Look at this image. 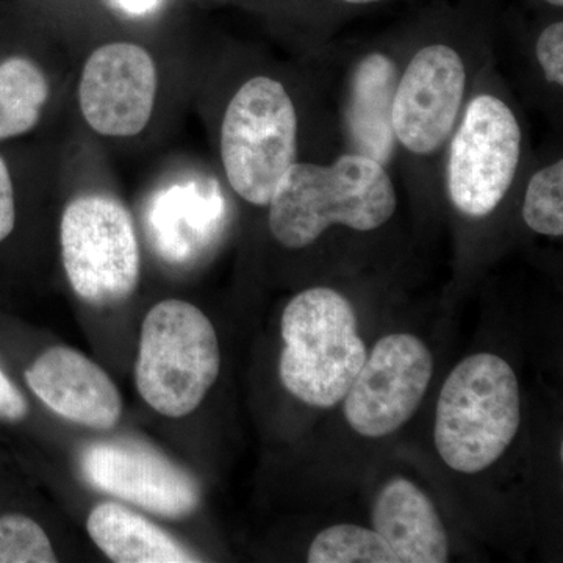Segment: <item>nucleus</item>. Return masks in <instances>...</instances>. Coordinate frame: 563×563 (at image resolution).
Masks as SVG:
<instances>
[{"instance_id": "nucleus-16", "label": "nucleus", "mask_w": 563, "mask_h": 563, "mask_svg": "<svg viewBox=\"0 0 563 563\" xmlns=\"http://www.w3.org/2000/svg\"><path fill=\"white\" fill-rule=\"evenodd\" d=\"M49 80L29 58L13 57L0 65V140L32 131L49 99Z\"/></svg>"}, {"instance_id": "nucleus-10", "label": "nucleus", "mask_w": 563, "mask_h": 563, "mask_svg": "<svg viewBox=\"0 0 563 563\" xmlns=\"http://www.w3.org/2000/svg\"><path fill=\"white\" fill-rule=\"evenodd\" d=\"M157 88V66L150 52L125 41L103 44L81 70V114L99 135H139L150 124Z\"/></svg>"}, {"instance_id": "nucleus-25", "label": "nucleus", "mask_w": 563, "mask_h": 563, "mask_svg": "<svg viewBox=\"0 0 563 563\" xmlns=\"http://www.w3.org/2000/svg\"><path fill=\"white\" fill-rule=\"evenodd\" d=\"M548 3H551V5H554V7H562L563 5V0H547Z\"/></svg>"}, {"instance_id": "nucleus-8", "label": "nucleus", "mask_w": 563, "mask_h": 563, "mask_svg": "<svg viewBox=\"0 0 563 563\" xmlns=\"http://www.w3.org/2000/svg\"><path fill=\"white\" fill-rule=\"evenodd\" d=\"M432 373L431 351L418 336L385 335L366 355L344 396V417L358 435H390L417 412Z\"/></svg>"}, {"instance_id": "nucleus-21", "label": "nucleus", "mask_w": 563, "mask_h": 563, "mask_svg": "<svg viewBox=\"0 0 563 563\" xmlns=\"http://www.w3.org/2000/svg\"><path fill=\"white\" fill-rule=\"evenodd\" d=\"M16 222L13 184L5 162L0 157V243L13 232Z\"/></svg>"}, {"instance_id": "nucleus-13", "label": "nucleus", "mask_w": 563, "mask_h": 563, "mask_svg": "<svg viewBox=\"0 0 563 563\" xmlns=\"http://www.w3.org/2000/svg\"><path fill=\"white\" fill-rule=\"evenodd\" d=\"M374 531L399 563H444L450 555L446 531L429 496L410 481L385 485L373 507Z\"/></svg>"}, {"instance_id": "nucleus-19", "label": "nucleus", "mask_w": 563, "mask_h": 563, "mask_svg": "<svg viewBox=\"0 0 563 563\" xmlns=\"http://www.w3.org/2000/svg\"><path fill=\"white\" fill-rule=\"evenodd\" d=\"M57 562L47 533L32 518L11 514L0 517V563Z\"/></svg>"}, {"instance_id": "nucleus-22", "label": "nucleus", "mask_w": 563, "mask_h": 563, "mask_svg": "<svg viewBox=\"0 0 563 563\" xmlns=\"http://www.w3.org/2000/svg\"><path fill=\"white\" fill-rule=\"evenodd\" d=\"M27 413L29 406L24 395L0 369V420L21 421Z\"/></svg>"}, {"instance_id": "nucleus-1", "label": "nucleus", "mask_w": 563, "mask_h": 563, "mask_svg": "<svg viewBox=\"0 0 563 563\" xmlns=\"http://www.w3.org/2000/svg\"><path fill=\"white\" fill-rule=\"evenodd\" d=\"M396 206L390 176L368 155H342L325 166L296 162L269 199V231L280 246L302 250L331 225L361 232L383 228Z\"/></svg>"}, {"instance_id": "nucleus-14", "label": "nucleus", "mask_w": 563, "mask_h": 563, "mask_svg": "<svg viewBox=\"0 0 563 563\" xmlns=\"http://www.w3.org/2000/svg\"><path fill=\"white\" fill-rule=\"evenodd\" d=\"M88 536L110 561L118 563L198 562L174 537L143 515L117 503H102L87 520Z\"/></svg>"}, {"instance_id": "nucleus-18", "label": "nucleus", "mask_w": 563, "mask_h": 563, "mask_svg": "<svg viewBox=\"0 0 563 563\" xmlns=\"http://www.w3.org/2000/svg\"><path fill=\"white\" fill-rule=\"evenodd\" d=\"M523 220L540 235H563V162L539 169L526 188Z\"/></svg>"}, {"instance_id": "nucleus-4", "label": "nucleus", "mask_w": 563, "mask_h": 563, "mask_svg": "<svg viewBox=\"0 0 563 563\" xmlns=\"http://www.w3.org/2000/svg\"><path fill=\"white\" fill-rule=\"evenodd\" d=\"M217 331L180 299L155 303L141 325L135 385L143 401L168 418L195 412L220 376Z\"/></svg>"}, {"instance_id": "nucleus-12", "label": "nucleus", "mask_w": 563, "mask_h": 563, "mask_svg": "<svg viewBox=\"0 0 563 563\" xmlns=\"http://www.w3.org/2000/svg\"><path fill=\"white\" fill-rule=\"evenodd\" d=\"M36 396L62 418L107 431L121 420L122 399L103 368L73 347L44 351L25 372Z\"/></svg>"}, {"instance_id": "nucleus-24", "label": "nucleus", "mask_w": 563, "mask_h": 563, "mask_svg": "<svg viewBox=\"0 0 563 563\" xmlns=\"http://www.w3.org/2000/svg\"><path fill=\"white\" fill-rule=\"evenodd\" d=\"M342 2H346V3H376V2H383V0H342Z\"/></svg>"}, {"instance_id": "nucleus-7", "label": "nucleus", "mask_w": 563, "mask_h": 563, "mask_svg": "<svg viewBox=\"0 0 563 563\" xmlns=\"http://www.w3.org/2000/svg\"><path fill=\"white\" fill-rule=\"evenodd\" d=\"M521 155V129L512 109L493 95L466 107L451 141L448 192L470 218L490 214L512 187Z\"/></svg>"}, {"instance_id": "nucleus-15", "label": "nucleus", "mask_w": 563, "mask_h": 563, "mask_svg": "<svg viewBox=\"0 0 563 563\" xmlns=\"http://www.w3.org/2000/svg\"><path fill=\"white\" fill-rule=\"evenodd\" d=\"M396 68L390 58L373 54L363 58L355 69L351 96V131L361 146L358 154L379 163L391 154V110L395 98Z\"/></svg>"}, {"instance_id": "nucleus-3", "label": "nucleus", "mask_w": 563, "mask_h": 563, "mask_svg": "<svg viewBox=\"0 0 563 563\" xmlns=\"http://www.w3.org/2000/svg\"><path fill=\"white\" fill-rule=\"evenodd\" d=\"M521 422L520 387L512 366L495 354H474L444 380L433 440L459 473L484 472L514 442Z\"/></svg>"}, {"instance_id": "nucleus-2", "label": "nucleus", "mask_w": 563, "mask_h": 563, "mask_svg": "<svg viewBox=\"0 0 563 563\" xmlns=\"http://www.w3.org/2000/svg\"><path fill=\"white\" fill-rule=\"evenodd\" d=\"M280 329L287 391L318 409L342 402L368 355L352 303L332 288H309L287 303Z\"/></svg>"}, {"instance_id": "nucleus-5", "label": "nucleus", "mask_w": 563, "mask_h": 563, "mask_svg": "<svg viewBox=\"0 0 563 563\" xmlns=\"http://www.w3.org/2000/svg\"><path fill=\"white\" fill-rule=\"evenodd\" d=\"M298 157V114L272 77H252L235 92L221 125V161L232 190L266 207Z\"/></svg>"}, {"instance_id": "nucleus-11", "label": "nucleus", "mask_w": 563, "mask_h": 563, "mask_svg": "<svg viewBox=\"0 0 563 563\" xmlns=\"http://www.w3.org/2000/svg\"><path fill=\"white\" fill-rule=\"evenodd\" d=\"M81 470L99 490L172 520L190 517L201 501L191 474L133 440L92 444L81 455Z\"/></svg>"}, {"instance_id": "nucleus-9", "label": "nucleus", "mask_w": 563, "mask_h": 563, "mask_svg": "<svg viewBox=\"0 0 563 563\" xmlns=\"http://www.w3.org/2000/svg\"><path fill=\"white\" fill-rule=\"evenodd\" d=\"M466 90L461 54L446 44H431L413 55L396 84L391 125L407 151L431 155L450 139Z\"/></svg>"}, {"instance_id": "nucleus-23", "label": "nucleus", "mask_w": 563, "mask_h": 563, "mask_svg": "<svg viewBox=\"0 0 563 563\" xmlns=\"http://www.w3.org/2000/svg\"><path fill=\"white\" fill-rule=\"evenodd\" d=\"M122 10L132 14H144L157 7L161 0H117Z\"/></svg>"}, {"instance_id": "nucleus-20", "label": "nucleus", "mask_w": 563, "mask_h": 563, "mask_svg": "<svg viewBox=\"0 0 563 563\" xmlns=\"http://www.w3.org/2000/svg\"><path fill=\"white\" fill-rule=\"evenodd\" d=\"M537 60L551 84L563 85V24L562 21L548 25L540 33L536 44Z\"/></svg>"}, {"instance_id": "nucleus-6", "label": "nucleus", "mask_w": 563, "mask_h": 563, "mask_svg": "<svg viewBox=\"0 0 563 563\" xmlns=\"http://www.w3.org/2000/svg\"><path fill=\"white\" fill-rule=\"evenodd\" d=\"M63 266L74 292L91 306L109 307L139 287V239L124 203L106 195H84L63 211Z\"/></svg>"}, {"instance_id": "nucleus-17", "label": "nucleus", "mask_w": 563, "mask_h": 563, "mask_svg": "<svg viewBox=\"0 0 563 563\" xmlns=\"http://www.w3.org/2000/svg\"><path fill=\"white\" fill-rule=\"evenodd\" d=\"M309 563H399L376 531L354 525H336L314 537Z\"/></svg>"}]
</instances>
